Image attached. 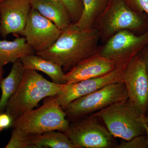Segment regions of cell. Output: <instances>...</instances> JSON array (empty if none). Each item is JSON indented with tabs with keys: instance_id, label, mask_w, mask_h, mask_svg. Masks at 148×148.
I'll list each match as a JSON object with an SVG mask.
<instances>
[{
	"instance_id": "44dd1931",
	"label": "cell",
	"mask_w": 148,
	"mask_h": 148,
	"mask_svg": "<svg viewBox=\"0 0 148 148\" xmlns=\"http://www.w3.org/2000/svg\"><path fill=\"white\" fill-rule=\"evenodd\" d=\"M118 148H148L146 134L138 135L128 140L122 142L117 146Z\"/></svg>"
},
{
	"instance_id": "ffe728a7",
	"label": "cell",
	"mask_w": 148,
	"mask_h": 148,
	"mask_svg": "<svg viewBox=\"0 0 148 148\" xmlns=\"http://www.w3.org/2000/svg\"><path fill=\"white\" fill-rule=\"evenodd\" d=\"M10 140L5 148H34L32 144V134L14 127Z\"/></svg>"
},
{
	"instance_id": "5bb4252c",
	"label": "cell",
	"mask_w": 148,
	"mask_h": 148,
	"mask_svg": "<svg viewBox=\"0 0 148 148\" xmlns=\"http://www.w3.org/2000/svg\"><path fill=\"white\" fill-rule=\"evenodd\" d=\"M32 8L53 22L58 29L63 30L72 23L69 14L61 2L51 0H29Z\"/></svg>"
},
{
	"instance_id": "83f0119b",
	"label": "cell",
	"mask_w": 148,
	"mask_h": 148,
	"mask_svg": "<svg viewBox=\"0 0 148 148\" xmlns=\"http://www.w3.org/2000/svg\"><path fill=\"white\" fill-rule=\"evenodd\" d=\"M143 121L147 124L148 125V116H144L143 117Z\"/></svg>"
},
{
	"instance_id": "f1b7e54d",
	"label": "cell",
	"mask_w": 148,
	"mask_h": 148,
	"mask_svg": "<svg viewBox=\"0 0 148 148\" xmlns=\"http://www.w3.org/2000/svg\"><path fill=\"white\" fill-rule=\"evenodd\" d=\"M51 1H56L61 2V0H51Z\"/></svg>"
},
{
	"instance_id": "277c9868",
	"label": "cell",
	"mask_w": 148,
	"mask_h": 148,
	"mask_svg": "<svg viewBox=\"0 0 148 148\" xmlns=\"http://www.w3.org/2000/svg\"><path fill=\"white\" fill-rule=\"evenodd\" d=\"M101 119L114 138L128 141L146 134L144 116L129 99L117 102L91 114Z\"/></svg>"
},
{
	"instance_id": "484cf974",
	"label": "cell",
	"mask_w": 148,
	"mask_h": 148,
	"mask_svg": "<svg viewBox=\"0 0 148 148\" xmlns=\"http://www.w3.org/2000/svg\"><path fill=\"white\" fill-rule=\"evenodd\" d=\"M1 64L0 63V84H1V82L2 80L3 74V67Z\"/></svg>"
},
{
	"instance_id": "603a6c76",
	"label": "cell",
	"mask_w": 148,
	"mask_h": 148,
	"mask_svg": "<svg viewBox=\"0 0 148 148\" xmlns=\"http://www.w3.org/2000/svg\"><path fill=\"white\" fill-rule=\"evenodd\" d=\"M13 122L11 117L5 112L0 113V132L3 130L12 127Z\"/></svg>"
},
{
	"instance_id": "cb8c5ba5",
	"label": "cell",
	"mask_w": 148,
	"mask_h": 148,
	"mask_svg": "<svg viewBox=\"0 0 148 148\" xmlns=\"http://www.w3.org/2000/svg\"><path fill=\"white\" fill-rule=\"evenodd\" d=\"M139 54L141 56L145 62L148 73V44L140 51Z\"/></svg>"
},
{
	"instance_id": "3957f363",
	"label": "cell",
	"mask_w": 148,
	"mask_h": 148,
	"mask_svg": "<svg viewBox=\"0 0 148 148\" xmlns=\"http://www.w3.org/2000/svg\"><path fill=\"white\" fill-rule=\"evenodd\" d=\"M93 28L98 31L100 40L105 43L117 32L127 30L144 34L148 30V15L132 10L125 0H109L96 19Z\"/></svg>"
},
{
	"instance_id": "d6986e66",
	"label": "cell",
	"mask_w": 148,
	"mask_h": 148,
	"mask_svg": "<svg viewBox=\"0 0 148 148\" xmlns=\"http://www.w3.org/2000/svg\"><path fill=\"white\" fill-rule=\"evenodd\" d=\"M109 0H82L83 8L76 24L81 29H92L96 19L105 9Z\"/></svg>"
},
{
	"instance_id": "52a82bcc",
	"label": "cell",
	"mask_w": 148,
	"mask_h": 148,
	"mask_svg": "<svg viewBox=\"0 0 148 148\" xmlns=\"http://www.w3.org/2000/svg\"><path fill=\"white\" fill-rule=\"evenodd\" d=\"M148 44V30L139 35L129 30H122L99 47L97 53L112 62L116 66L125 65Z\"/></svg>"
},
{
	"instance_id": "9a60e30c",
	"label": "cell",
	"mask_w": 148,
	"mask_h": 148,
	"mask_svg": "<svg viewBox=\"0 0 148 148\" xmlns=\"http://www.w3.org/2000/svg\"><path fill=\"white\" fill-rule=\"evenodd\" d=\"M36 53L24 37L11 41L0 40V63L3 66L9 63L13 64L18 59Z\"/></svg>"
},
{
	"instance_id": "5b68a950",
	"label": "cell",
	"mask_w": 148,
	"mask_h": 148,
	"mask_svg": "<svg viewBox=\"0 0 148 148\" xmlns=\"http://www.w3.org/2000/svg\"><path fill=\"white\" fill-rule=\"evenodd\" d=\"M69 125L66 113L52 96L45 98L40 108L27 112L14 120L12 127L35 135L52 130L65 132Z\"/></svg>"
},
{
	"instance_id": "8992f818",
	"label": "cell",
	"mask_w": 148,
	"mask_h": 148,
	"mask_svg": "<svg viewBox=\"0 0 148 148\" xmlns=\"http://www.w3.org/2000/svg\"><path fill=\"white\" fill-rule=\"evenodd\" d=\"M127 99V89L124 83H115L78 98L69 103L63 110L66 113V118L75 121Z\"/></svg>"
},
{
	"instance_id": "4dcf8cb0",
	"label": "cell",
	"mask_w": 148,
	"mask_h": 148,
	"mask_svg": "<svg viewBox=\"0 0 148 148\" xmlns=\"http://www.w3.org/2000/svg\"><path fill=\"white\" fill-rule=\"evenodd\" d=\"M3 1V0H0V2L1 1Z\"/></svg>"
},
{
	"instance_id": "8fae6325",
	"label": "cell",
	"mask_w": 148,
	"mask_h": 148,
	"mask_svg": "<svg viewBox=\"0 0 148 148\" xmlns=\"http://www.w3.org/2000/svg\"><path fill=\"white\" fill-rule=\"evenodd\" d=\"M61 32L53 22L32 8L21 36L37 53L53 45Z\"/></svg>"
},
{
	"instance_id": "7402d4cb",
	"label": "cell",
	"mask_w": 148,
	"mask_h": 148,
	"mask_svg": "<svg viewBox=\"0 0 148 148\" xmlns=\"http://www.w3.org/2000/svg\"><path fill=\"white\" fill-rule=\"evenodd\" d=\"M128 7L132 10L148 15V0H125Z\"/></svg>"
},
{
	"instance_id": "6da1fadb",
	"label": "cell",
	"mask_w": 148,
	"mask_h": 148,
	"mask_svg": "<svg viewBox=\"0 0 148 148\" xmlns=\"http://www.w3.org/2000/svg\"><path fill=\"white\" fill-rule=\"evenodd\" d=\"M100 35L96 29H83L72 23L61 30L56 41L47 49L37 52L69 72L81 61L97 53Z\"/></svg>"
},
{
	"instance_id": "f546056e",
	"label": "cell",
	"mask_w": 148,
	"mask_h": 148,
	"mask_svg": "<svg viewBox=\"0 0 148 148\" xmlns=\"http://www.w3.org/2000/svg\"><path fill=\"white\" fill-rule=\"evenodd\" d=\"M146 116H148V108L147 111V114H146Z\"/></svg>"
},
{
	"instance_id": "d4e9b609",
	"label": "cell",
	"mask_w": 148,
	"mask_h": 148,
	"mask_svg": "<svg viewBox=\"0 0 148 148\" xmlns=\"http://www.w3.org/2000/svg\"><path fill=\"white\" fill-rule=\"evenodd\" d=\"M77 0H61V3L66 8H70L76 3Z\"/></svg>"
},
{
	"instance_id": "e0dca14e",
	"label": "cell",
	"mask_w": 148,
	"mask_h": 148,
	"mask_svg": "<svg viewBox=\"0 0 148 148\" xmlns=\"http://www.w3.org/2000/svg\"><path fill=\"white\" fill-rule=\"evenodd\" d=\"M24 69L21 59L13 63L10 73L0 84L1 95L0 99V113L5 112L6 108L11 96L13 95L21 83Z\"/></svg>"
},
{
	"instance_id": "2e32d148",
	"label": "cell",
	"mask_w": 148,
	"mask_h": 148,
	"mask_svg": "<svg viewBox=\"0 0 148 148\" xmlns=\"http://www.w3.org/2000/svg\"><path fill=\"white\" fill-rule=\"evenodd\" d=\"M24 69H32L43 72L47 75L52 82L58 84L66 83L62 67L52 61L36 54H32L21 59Z\"/></svg>"
},
{
	"instance_id": "4fadbf2b",
	"label": "cell",
	"mask_w": 148,
	"mask_h": 148,
	"mask_svg": "<svg viewBox=\"0 0 148 148\" xmlns=\"http://www.w3.org/2000/svg\"><path fill=\"white\" fill-rule=\"evenodd\" d=\"M112 62L98 53L81 61L64 75L66 83L94 78L108 73L115 69Z\"/></svg>"
},
{
	"instance_id": "7a4b0ae2",
	"label": "cell",
	"mask_w": 148,
	"mask_h": 148,
	"mask_svg": "<svg viewBox=\"0 0 148 148\" xmlns=\"http://www.w3.org/2000/svg\"><path fill=\"white\" fill-rule=\"evenodd\" d=\"M64 85L49 81L35 70L25 69L21 83L9 100L5 112L14 121L33 110L44 98L58 94Z\"/></svg>"
},
{
	"instance_id": "4316f807",
	"label": "cell",
	"mask_w": 148,
	"mask_h": 148,
	"mask_svg": "<svg viewBox=\"0 0 148 148\" xmlns=\"http://www.w3.org/2000/svg\"><path fill=\"white\" fill-rule=\"evenodd\" d=\"M145 132L146 135L147 137V145L148 147V125L145 122Z\"/></svg>"
},
{
	"instance_id": "9c48e42d",
	"label": "cell",
	"mask_w": 148,
	"mask_h": 148,
	"mask_svg": "<svg viewBox=\"0 0 148 148\" xmlns=\"http://www.w3.org/2000/svg\"><path fill=\"white\" fill-rule=\"evenodd\" d=\"M123 81L128 99L143 116L148 108V73L145 62L138 53L127 64Z\"/></svg>"
},
{
	"instance_id": "7c38bea8",
	"label": "cell",
	"mask_w": 148,
	"mask_h": 148,
	"mask_svg": "<svg viewBox=\"0 0 148 148\" xmlns=\"http://www.w3.org/2000/svg\"><path fill=\"white\" fill-rule=\"evenodd\" d=\"M32 9L29 0H3L0 2V35H22Z\"/></svg>"
},
{
	"instance_id": "30bf717a",
	"label": "cell",
	"mask_w": 148,
	"mask_h": 148,
	"mask_svg": "<svg viewBox=\"0 0 148 148\" xmlns=\"http://www.w3.org/2000/svg\"><path fill=\"white\" fill-rule=\"evenodd\" d=\"M127 65L116 66L112 71L101 76L65 84L62 90L54 96L56 101L63 109L73 101L95 92L107 85L123 82V76Z\"/></svg>"
},
{
	"instance_id": "ac0fdd59",
	"label": "cell",
	"mask_w": 148,
	"mask_h": 148,
	"mask_svg": "<svg viewBox=\"0 0 148 148\" xmlns=\"http://www.w3.org/2000/svg\"><path fill=\"white\" fill-rule=\"evenodd\" d=\"M31 139L34 148H75L64 132H56L55 130L32 134Z\"/></svg>"
},
{
	"instance_id": "ba28073f",
	"label": "cell",
	"mask_w": 148,
	"mask_h": 148,
	"mask_svg": "<svg viewBox=\"0 0 148 148\" xmlns=\"http://www.w3.org/2000/svg\"><path fill=\"white\" fill-rule=\"evenodd\" d=\"M64 133L75 148H110L114 145L112 135L92 116L74 121Z\"/></svg>"
}]
</instances>
